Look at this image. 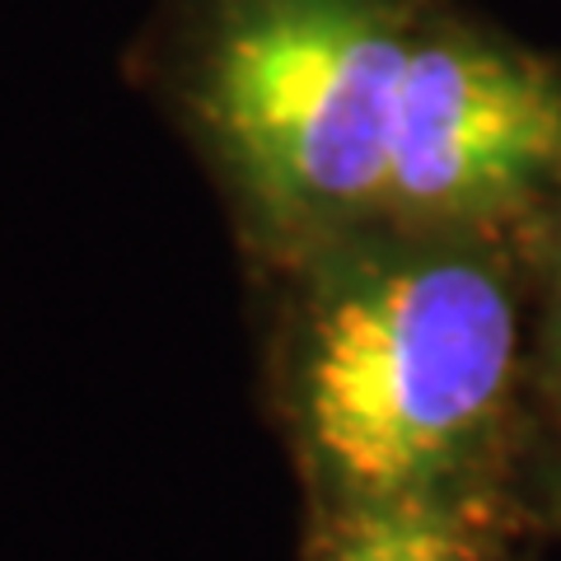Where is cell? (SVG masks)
Returning <instances> with one entry per match:
<instances>
[{
    "label": "cell",
    "instance_id": "cell-1",
    "mask_svg": "<svg viewBox=\"0 0 561 561\" xmlns=\"http://www.w3.org/2000/svg\"><path fill=\"white\" fill-rule=\"evenodd\" d=\"M309 290L295 416L337 511L454 496L515 389L519 309L463 234L337 239Z\"/></svg>",
    "mask_w": 561,
    "mask_h": 561
},
{
    "label": "cell",
    "instance_id": "cell-2",
    "mask_svg": "<svg viewBox=\"0 0 561 561\" xmlns=\"http://www.w3.org/2000/svg\"><path fill=\"white\" fill-rule=\"evenodd\" d=\"M416 33L398 0H220L192 113L280 243L328 249L379 216Z\"/></svg>",
    "mask_w": 561,
    "mask_h": 561
},
{
    "label": "cell",
    "instance_id": "cell-3",
    "mask_svg": "<svg viewBox=\"0 0 561 561\" xmlns=\"http://www.w3.org/2000/svg\"><path fill=\"white\" fill-rule=\"evenodd\" d=\"M561 183V76L524 51L431 33L402 76L379 216L463 234Z\"/></svg>",
    "mask_w": 561,
    "mask_h": 561
},
{
    "label": "cell",
    "instance_id": "cell-4",
    "mask_svg": "<svg viewBox=\"0 0 561 561\" xmlns=\"http://www.w3.org/2000/svg\"><path fill=\"white\" fill-rule=\"evenodd\" d=\"M323 561H496V552L454 491L337 511Z\"/></svg>",
    "mask_w": 561,
    "mask_h": 561
},
{
    "label": "cell",
    "instance_id": "cell-5",
    "mask_svg": "<svg viewBox=\"0 0 561 561\" xmlns=\"http://www.w3.org/2000/svg\"><path fill=\"white\" fill-rule=\"evenodd\" d=\"M548 351L561 375V253H557V286H552V328H548Z\"/></svg>",
    "mask_w": 561,
    "mask_h": 561
},
{
    "label": "cell",
    "instance_id": "cell-6",
    "mask_svg": "<svg viewBox=\"0 0 561 561\" xmlns=\"http://www.w3.org/2000/svg\"><path fill=\"white\" fill-rule=\"evenodd\" d=\"M552 505H557V515H561V482H557V491H552Z\"/></svg>",
    "mask_w": 561,
    "mask_h": 561
}]
</instances>
